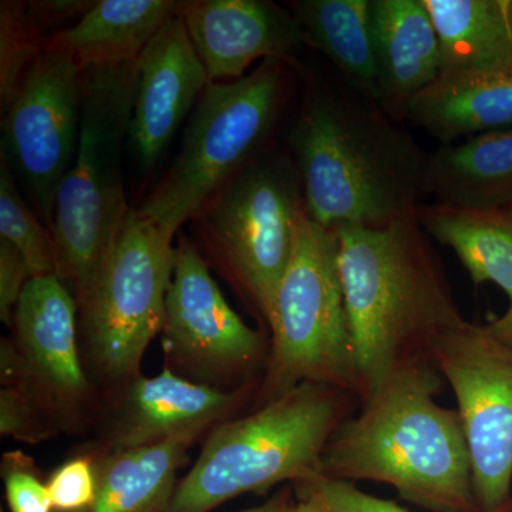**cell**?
Returning a JSON list of instances; mask_svg holds the SVG:
<instances>
[{
	"label": "cell",
	"mask_w": 512,
	"mask_h": 512,
	"mask_svg": "<svg viewBox=\"0 0 512 512\" xmlns=\"http://www.w3.org/2000/svg\"><path fill=\"white\" fill-rule=\"evenodd\" d=\"M444 377L429 357L394 369L330 437L319 473L392 485L434 512H481L458 410L437 404Z\"/></svg>",
	"instance_id": "cell-2"
},
{
	"label": "cell",
	"mask_w": 512,
	"mask_h": 512,
	"mask_svg": "<svg viewBox=\"0 0 512 512\" xmlns=\"http://www.w3.org/2000/svg\"><path fill=\"white\" fill-rule=\"evenodd\" d=\"M3 512V511H2Z\"/></svg>",
	"instance_id": "cell-36"
},
{
	"label": "cell",
	"mask_w": 512,
	"mask_h": 512,
	"mask_svg": "<svg viewBox=\"0 0 512 512\" xmlns=\"http://www.w3.org/2000/svg\"><path fill=\"white\" fill-rule=\"evenodd\" d=\"M431 359L456 394L478 507L495 510L511 500L512 350L464 320L436 340Z\"/></svg>",
	"instance_id": "cell-10"
},
{
	"label": "cell",
	"mask_w": 512,
	"mask_h": 512,
	"mask_svg": "<svg viewBox=\"0 0 512 512\" xmlns=\"http://www.w3.org/2000/svg\"><path fill=\"white\" fill-rule=\"evenodd\" d=\"M210 80L178 13L134 62L131 146L143 170L156 167Z\"/></svg>",
	"instance_id": "cell-13"
},
{
	"label": "cell",
	"mask_w": 512,
	"mask_h": 512,
	"mask_svg": "<svg viewBox=\"0 0 512 512\" xmlns=\"http://www.w3.org/2000/svg\"><path fill=\"white\" fill-rule=\"evenodd\" d=\"M76 306L60 276H37L29 279L13 315L30 372L52 402L63 406L80 402L87 393L77 349Z\"/></svg>",
	"instance_id": "cell-15"
},
{
	"label": "cell",
	"mask_w": 512,
	"mask_h": 512,
	"mask_svg": "<svg viewBox=\"0 0 512 512\" xmlns=\"http://www.w3.org/2000/svg\"><path fill=\"white\" fill-rule=\"evenodd\" d=\"M305 210L291 154L268 147L191 220L268 325Z\"/></svg>",
	"instance_id": "cell-8"
},
{
	"label": "cell",
	"mask_w": 512,
	"mask_h": 512,
	"mask_svg": "<svg viewBox=\"0 0 512 512\" xmlns=\"http://www.w3.org/2000/svg\"><path fill=\"white\" fill-rule=\"evenodd\" d=\"M433 204L480 211L512 208V127L444 144L427 160Z\"/></svg>",
	"instance_id": "cell-19"
},
{
	"label": "cell",
	"mask_w": 512,
	"mask_h": 512,
	"mask_svg": "<svg viewBox=\"0 0 512 512\" xmlns=\"http://www.w3.org/2000/svg\"><path fill=\"white\" fill-rule=\"evenodd\" d=\"M173 0H100L76 25L50 37L80 69L134 63L177 13Z\"/></svg>",
	"instance_id": "cell-20"
},
{
	"label": "cell",
	"mask_w": 512,
	"mask_h": 512,
	"mask_svg": "<svg viewBox=\"0 0 512 512\" xmlns=\"http://www.w3.org/2000/svg\"><path fill=\"white\" fill-rule=\"evenodd\" d=\"M177 13L210 83L234 82L258 60L291 59L309 47L291 10L266 0H190Z\"/></svg>",
	"instance_id": "cell-14"
},
{
	"label": "cell",
	"mask_w": 512,
	"mask_h": 512,
	"mask_svg": "<svg viewBox=\"0 0 512 512\" xmlns=\"http://www.w3.org/2000/svg\"><path fill=\"white\" fill-rule=\"evenodd\" d=\"M299 500L292 504L289 512H328L319 500L309 494H298Z\"/></svg>",
	"instance_id": "cell-34"
},
{
	"label": "cell",
	"mask_w": 512,
	"mask_h": 512,
	"mask_svg": "<svg viewBox=\"0 0 512 512\" xmlns=\"http://www.w3.org/2000/svg\"><path fill=\"white\" fill-rule=\"evenodd\" d=\"M402 121L426 131L440 146L512 127V63L440 73L407 104Z\"/></svg>",
	"instance_id": "cell-18"
},
{
	"label": "cell",
	"mask_w": 512,
	"mask_h": 512,
	"mask_svg": "<svg viewBox=\"0 0 512 512\" xmlns=\"http://www.w3.org/2000/svg\"><path fill=\"white\" fill-rule=\"evenodd\" d=\"M83 70L47 40L3 120V160L28 188L52 232L56 195L69 171L82 127Z\"/></svg>",
	"instance_id": "cell-11"
},
{
	"label": "cell",
	"mask_w": 512,
	"mask_h": 512,
	"mask_svg": "<svg viewBox=\"0 0 512 512\" xmlns=\"http://www.w3.org/2000/svg\"><path fill=\"white\" fill-rule=\"evenodd\" d=\"M417 220L427 235L453 249L474 284L497 285L512 301V218L505 211L420 205Z\"/></svg>",
	"instance_id": "cell-24"
},
{
	"label": "cell",
	"mask_w": 512,
	"mask_h": 512,
	"mask_svg": "<svg viewBox=\"0 0 512 512\" xmlns=\"http://www.w3.org/2000/svg\"><path fill=\"white\" fill-rule=\"evenodd\" d=\"M0 431L22 441H40L49 431L33 406L29 394L18 387H6L0 394Z\"/></svg>",
	"instance_id": "cell-30"
},
{
	"label": "cell",
	"mask_w": 512,
	"mask_h": 512,
	"mask_svg": "<svg viewBox=\"0 0 512 512\" xmlns=\"http://www.w3.org/2000/svg\"><path fill=\"white\" fill-rule=\"evenodd\" d=\"M198 434L111 451L96 464V500L83 512H167L177 490L178 468Z\"/></svg>",
	"instance_id": "cell-21"
},
{
	"label": "cell",
	"mask_w": 512,
	"mask_h": 512,
	"mask_svg": "<svg viewBox=\"0 0 512 512\" xmlns=\"http://www.w3.org/2000/svg\"><path fill=\"white\" fill-rule=\"evenodd\" d=\"M380 107L402 121L407 104L440 74V43L423 0H370Z\"/></svg>",
	"instance_id": "cell-17"
},
{
	"label": "cell",
	"mask_w": 512,
	"mask_h": 512,
	"mask_svg": "<svg viewBox=\"0 0 512 512\" xmlns=\"http://www.w3.org/2000/svg\"><path fill=\"white\" fill-rule=\"evenodd\" d=\"M163 332L174 356L200 372L244 369L262 350L261 333L229 306L207 262L185 235L174 247Z\"/></svg>",
	"instance_id": "cell-12"
},
{
	"label": "cell",
	"mask_w": 512,
	"mask_h": 512,
	"mask_svg": "<svg viewBox=\"0 0 512 512\" xmlns=\"http://www.w3.org/2000/svg\"><path fill=\"white\" fill-rule=\"evenodd\" d=\"M288 9L309 47L328 57L350 89L379 104L370 0H295Z\"/></svg>",
	"instance_id": "cell-22"
},
{
	"label": "cell",
	"mask_w": 512,
	"mask_h": 512,
	"mask_svg": "<svg viewBox=\"0 0 512 512\" xmlns=\"http://www.w3.org/2000/svg\"><path fill=\"white\" fill-rule=\"evenodd\" d=\"M3 478L10 512H52L47 484L20 454L5 456Z\"/></svg>",
	"instance_id": "cell-29"
},
{
	"label": "cell",
	"mask_w": 512,
	"mask_h": 512,
	"mask_svg": "<svg viewBox=\"0 0 512 512\" xmlns=\"http://www.w3.org/2000/svg\"><path fill=\"white\" fill-rule=\"evenodd\" d=\"M53 510L83 512L97 494V466L89 458H74L57 468L47 481Z\"/></svg>",
	"instance_id": "cell-28"
},
{
	"label": "cell",
	"mask_w": 512,
	"mask_h": 512,
	"mask_svg": "<svg viewBox=\"0 0 512 512\" xmlns=\"http://www.w3.org/2000/svg\"><path fill=\"white\" fill-rule=\"evenodd\" d=\"M505 212H507L508 217L512 218V208H510V210L505 211Z\"/></svg>",
	"instance_id": "cell-35"
},
{
	"label": "cell",
	"mask_w": 512,
	"mask_h": 512,
	"mask_svg": "<svg viewBox=\"0 0 512 512\" xmlns=\"http://www.w3.org/2000/svg\"><path fill=\"white\" fill-rule=\"evenodd\" d=\"M488 332L494 336L498 342L503 343L508 349L512 350V301L507 311L500 318L494 319L493 322L485 325Z\"/></svg>",
	"instance_id": "cell-32"
},
{
	"label": "cell",
	"mask_w": 512,
	"mask_h": 512,
	"mask_svg": "<svg viewBox=\"0 0 512 512\" xmlns=\"http://www.w3.org/2000/svg\"><path fill=\"white\" fill-rule=\"evenodd\" d=\"M30 276L23 256L5 239H0V318L6 326L13 325V315Z\"/></svg>",
	"instance_id": "cell-31"
},
{
	"label": "cell",
	"mask_w": 512,
	"mask_h": 512,
	"mask_svg": "<svg viewBox=\"0 0 512 512\" xmlns=\"http://www.w3.org/2000/svg\"><path fill=\"white\" fill-rule=\"evenodd\" d=\"M269 328V400L301 383L360 397L355 343L340 281L338 234L313 221L306 210Z\"/></svg>",
	"instance_id": "cell-7"
},
{
	"label": "cell",
	"mask_w": 512,
	"mask_h": 512,
	"mask_svg": "<svg viewBox=\"0 0 512 512\" xmlns=\"http://www.w3.org/2000/svg\"><path fill=\"white\" fill-rule=\"evenodd\" d=\"M293 485L296 493L312 495L328 512H410L393 501L363 493L348 481L333 480L322 474ZM481 512H512V498L495 510Z\"/></svg>",
	"instance_id": "cell-27"
},
{
	"label": "cell",
	"mask_w": 512,
	"mask_h": 512,
	"mask_svg": "<svg viewBox=\"0 0 512 512\" xmlns=\"http://www.w3.org/2000/svg\"><path fill=\"white\" fill-rule=\"evenodd\" d=\"M293 503H295V501L292 500L291 490L285 488V490L279 491L274 497L265 501L264 504L241 512H289Z\"/></svg>",
	"instance_id": "cell-33"
},
{
	"label": "cell",
	"mask_w": 512,
	"mask_h": 512,
	"mask_svg": "<svg viewBox=\"0 0 512 512\" xmlns=\"http://www.w3.org/2000/svg\"><path fill=\"white\" fill-rule=\"evenodd\" d=\"M174 238L131 211L106 264L82 303L94 365L107 379L138 376L151 340L165 323Z\"/></svg>",
	"instance_id": "cell-9"
},
{
	"label": "cell",
	"mask_w": 512,
	"mask_h": 512,
	"mask_svg": "<svg viewBox=\"0 0 512 512\" xmlns=\"http://www.w3.org/2000/svg\"><path fill=\"white\" fill-rule=\"evenodd\" d=\"M291 59H268L234 82L210 83L163 180L137 208L175 238L178 229L262 151L295 89Z\"/></svg>",
	"instance_id": "cell-5"
},
{
	"label": "cell",
	"mask_w": 512,
	"mask_h": 512,
	"mask_svg": "<svg viewBox=\"0 0 512 512\" xmlns=\"http://www.w3.org/2000/svg\"><path fill=\"white\" fill-rule=\"evenodd\" d=\"M237 402L234 393L194 383L164 369L158 376L134 377L111 429V451L160 443L201 433Z\"/></svg>",
	"instance_id": "cell-16"
},
{
	"label": "cell",
	"mask_w": 512,
	"mask_h": 512,
	"mask_svg": "<svg viewBox=\"0 0 512 512\" xmlns=\"http://www.w3.org/2000/svg\"><path fill=\"white\" fill-rule=\"evenodd\" d=\"M440 43V73L512 63V0H423Z\"/></svg>",
	"instance_id": "cell-23"
},
{
	"label": "cell",
	"mask_w": 512,
	"mask_h": 512,
	"mask_svg": "<svg viewBox=\"0 0 512 512\" xmlns=\"http://www.w3.org/2000/svg\"><path fill=\"white\" fill-rule=\"evenodd\" d=\"M0 239H5L23 256L32 278L49 275L63 278L55 238L22 197L15 174L3 158L0 167Z\"/></svg>",
	"instance_id": "cell-25"
},
{
	"label": "cell",
	"mask_w": 512,
	"mask_h": 512,
	"mask_svg": "<svg viewBox=\"0 0 512 512\" xmlns=\"http://www.w3.org/2000/svg\"><path fill=\"white\" fill-rule=\"evenodd\" d=\"M350 396L301 383L251 416L221 424L177 485L167 512H208L238 495L320 474L323 450L346 420Z\"/></svg>",
	"instance_id": "cell-4"
},
{
	"label": "cell",
	"mask_w": 512,
	"mask_h": 512,
	"mask_svg": "<svg viewBox=\"0 0 512 512\" xmlns=\"http://www.w3.org/2000/svg\"><path fill=\"white\" fill-rule=\"evenodd\" d=\"M305 208L325 228L383 227L426 197L429 153L376 103L335 82L308 83L285 134Z\"/></svg>",
	"instance_id": "cell-1"
},
{
	"label": "cell",
	"mask_w": 512,
	"mask_h": 512,
	"mask_svg": "<svg viewBox=\"0 0 512 512\" xmlns=\"http://www.w3.org/2000/svg\"><path fill=\"white\" fill-rule=\"evenodd\" d=\"M133 79L134 63L83 72L79 147L57 191L52 225L62 275L72 279L80 305L133 211L121 171Z\"/></svg>",
	"instance_id": "cell-6"
},
{
	"label": "cell",
	"mask_w": 512,
	"mask_h": 512,
	"mask_svg": "<svg viewBox=\"0 0 512 512\" xmlns=\"http://www.w3.org/2000/svg\"><path fill=\"white\" fill-rule=\"evenodd\" d=\"M333 229L363 403L397 367L431 359L436 340L466 319L416 212L383 227Z\"/></svg>",
	"instance_id": "cell-3"
},
{
	"label": "cell",
	"mask_w": 512,
	"mask_h": 512,
	"mask_svg": "<svg viewBox=\"0 0 512 512\" xmlns=\"http://www.w3.org/2000/svg\"><path fill=\"white\" fill-rule=\"evenodd\" d=\"M2 90L3 110L18 93L20 84L29 72L30 66L45 49L46 42L40 40L39 23L26 12L22 3H2Z\"/></svg>",
	"instance_id": "cell-26"
}]
</instances>
